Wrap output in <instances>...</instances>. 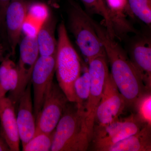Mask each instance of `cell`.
<instances>
[{
  "instance_id": "obj_1",
  "label": "cell",
  "mask_w": 151,
  "mask_h": 151,
  "mask_svg": "<svg viewBox=\"0 0 151 151\" xmlns=\"http://www.w3.org/2000/svg\"><path fill=\"white\" fill-rule=\"evenodd\" d=\"M90 20L105 49L111 68V76L128 105L134 106L147 92L139 73L122 47L111 37L105 27L92 18Z\"/></svg>"
},
{
  "instance_id": "obj_2",
  "label": "cell",
  "mask_w": 151,
  "mask_h": 151,
  "mask_svg": "<svg viewBox=\"0 0 151 151\" xmlns=\"http://www.w3.org/2000/svg\"><path fill=\"white\" fill-rule=\"evenodd\" d=\"M68 103L54 131L52 151L87 150L89 139L85 124V111L75 103Z\"/></svg>"
},
{
  "instance_id": "obj_3",
  "label": "cell",
  "mask_w": 151,
  "mask_h": 151,
  "mask_svg": "<svg viewBox=\"0 0 151 151\" xmlns=\"http://www.w3.org/2000/svg\"><path fill=\"white\" fill-rule=\"evenodd\" d=\"M58 35L55 71L57 80L69 102L76 103L74 85L81 72V60L70 42L63 22L58 26Z\"/></svg>"
},
{
  "instance_id": "obj_4",
  "label": "cell",
  "mask_w": 151,
  "mask_h": 151,
  "mask_svg": "<svg viewBox=\"0 0 151 151\" xmlns=\"http://www.w3.org/2000/svg\"><path fill=\"white\" fill-rule=\"evenodd\" d=\"M68 24L84 58L89 62L99 56H106L103 44L90 20V16L74 0H68Z\"/></svg>"
},
{
  "instance_id": "obj_5",
  "label": "cell",
  "mask_w": 151,
  "mask_h": 151,
  "mask_svg": "<svg viewBox=\"0 0 151 151\" xmlns=\"http://www.w3.org/2000/svg\"><path fill=\"white\" fill-rule=\"evenodd\" d=\"M90 89L85 108V121L87 133L92 141L94 116L103 96L105 82L110 73L106 56H99L88 62Z\"/></svg>"
},
{
  "instance_id": "obj_6",
  "label": "cell",
  "mask_w": 151,
  "mask_h": 151,
  "mask_svg": "<svg viewBox=\"0 0 151 151\" xmlns=\"http://www.w3.org/2000/svg\"><path fill=\"white\" fill-rule=\"evenodd\" d=\"M145 125L136 115L132 114L126 118H119L108 125L94 126L91 141L94 150L103 151L108 146L139 132Z\"/></svg>"
},
{
  "instance_id": "obj_7",
  "label": "cell",
  "mask_w": 151,
  "mask_h": 151,
  "mask_svg": "<svg viewBox=\"0 0 151 151\" xmlns=\"http://www.w3.org/2000/svg\"><path fill=\"white\" fill-rule=\"evenodd\" d=\"M19 57L17 65L18 81L16 89L10 93L8 97L15 107L31 82L34 68L40 56L39 50L35 36L26 35L19 42Z\"/></svg>"
},
{
  "instance_id": "obj_8",
  "label": "cell",
  "mask_w": 151,
  "mask_h": 151,
  "mask_svg": "<svg viewBox=\"0 0 151 151\" xmlns=\"http://www.w3.org/2000/svg\"><path fill=\"white\" fill-rule=\"evenodd\" d=\"M68 102L58 84L52 81L47 91L40 113L36 119L35 132H53Z\"/></svg>"
},
{
  "instance_id": "obj_9",
  "label": "cell",
  "mask_w": 151,
  "mask_h": 151,
  "mask_svg": "<svg viewBox=\"0 0 151 151\" xmlns=\"http://www.w3.org/2000/svg\"><path fill=\"white\" fill-rule=\"evenodd\" d=\"M127 105V101L119 92L110 73L95 112L94 127L108 125L119 119Z\"/></svg>"
},
{
  "instance_id": "obj_10",
  "label": "cell",
  "mask_w": 151,
  "mask_h": 151,
  "mask_svg": "<svg viewBox=\"0 0 151 151\" xmlns=\"http://www.w3.org/2000/svg\"><path fill=\"white\" fill-rule=\"evenodd\" d=\"M56 55H40L33 70L31 82L33 89L34 112L35 119L40 113L48 87L53 81Z\"/></svg>"
},
{
  "instance_id": "obj_11",
  "label": "cell",
  "mask_w": 151,
  "mask_h": 151,
  "mask_svg": "<svg viewBox=\"0 0 151 151\" xmlns=\"http://www.w3.org/2000/svg\"><path fill=\"white\" fill-rule=\"evenodd\" d=\"M128 43L129 58L147 92L151 89V41L148 36L136 34Z\"/></svg>"
},
{
  "instance_id": "obj_12",
  "label": "cell",
  "mask_w": 151,
  "mask_h": 151,
  "mask_svg": "<svg viewBox=\"0 0 151 151\" xmlns=\"http://www.w3.org/2000/svg\"><path fill=\"white\" fill-rule=\"evenodd\" d=\"M30 4L27 0H11L5 14L9 43L13 55L21 40L23 26Z\"/></svg>"
},
{
  "instance_id": "obj_13",
  "label": "cell",
  "mask_w": 151,
  "mask_h": 151,
  "mask_svg": "<svg viewBox=\"0 0 151 151\" xmlns=\"http://www.w3.org/2000/svg\"><path fill=\"white\" fill-rule=\"evenodd\" d=\"M17 124L22 147L33 137L36 131V119L31 94V82L28 84L18 103Z\"/></svg>"
},
{
  "instance_id": "obj_14",
  "label": "cell",
  "mask_w": 151,
  "mask_h": 151,
  "mask_svg": "<svg viewBox=\"0 0 151 151\" xmlns=\"http://www.w3.org/2000/svg\"><path fill=\"white\" fill-rule=\"evenodd\" d=\"M1 135L11 151L20 150L19 135L15 107L8 97H0Z\"/></svg>"
},
{
  "instance_id": "obj_15",
  "label": "cell",
  "mask_w": 151,
  "mask_h": 151,
  "mask_svg": "<svg viewBox=\"0 0 151 151\" xmlns=\"http://www.w3.org/2000/svg\"><path fill=\"white\" fill-rule=\"evenodd\" d=\"M151 126L146 125L134 134L114 143L103 151H151Z\"/></svg>"
},
{
  "instance_id": "obj_16",
  "label": "cell",
  "mask_w": 151,
  "mask_h": 151,
  "mask_svg": "<svg viewBox=\"0 0 151 151\" xmlns=\"http://www.w3.org/2000/svg\"><path fill=\"white\" fill-rule=\"evenodd\" d=\"M56 20L51 12L47 14L36 37L40 55L52 56L56 55L57 40L55 37Z\"/></svg>"
},
{
  "instance_id": "obj_17",
  "label": "cell",
  "mask_w": 151,
  "mask_h": 151,
  "mask_svg": "<svg viewBox=\"0 0 151 151\" xmlns=\"http://www.w3.org/2000/svg\"><path fill=\"white\" fill-rule=\"evenodd\" d=\"M18 81L17 65L9 58L4 60L0 65V97L8 92H14Z\"/></svg>"
},
{
  "instance_id": "obj_18",
  "label": "cell",
  "mask_w": 151,
  "mask_h": 151,
  "mask_svg": "<svg viewBox=\"0 0 151 151\" xmlns=\"http://www.w3.org/2000/svg\"><path fill=\"white\" fill-rule=\"evenodd\" d=\"M83 72L76 80L74 88L76 96V106L85 110L90 89V78L87 66L83 67Z\"/></svg>"
},
{
  "instance_id": "obj_19",
  "label": "cell",
  "mask_w": 151,
  "mask_h": 151,
  "mask_svg": "<svg viewBox=\"0 0 151 151\" xmlns=\"http://www.w3.org/2000/svg\"><path fill=\"white\" fill-rule=\"evenodd\" d=\"M86 11L90 13L97 14L103 18L105 28L110 36L115 38L109 9L105 0H80Z\"/></svg>"
},
{
  "instance_id": "obj_20",
  "label": "cell",
  "mask_w": 151,
  "mask_h": 151,
  "mask_svg": "<svg viewBox=\"0 0 151 151\" xmlns=\"http://www.w3.org/2000/svg\"><path fill=\"white\" fill-rule=\"evenodd\" d=\"M54 131L50 133L35 132L33 137L24 147H22V151H51Z\"/></svg>"
},
{
  "instance_id": "obj_21",
  "label": "cell",
  "mask_w": 151,
  "mask_h": 151,
  "mask_svg": "<svg viewBox=\"0 0 151 151\" xmlns=\"http://www.w3.org/2000/svg\"><path fill=\"white\" fill-rule=\"evenodd\" d=\"M134 16L148 26L151 24V0H127Z\"/></svg>"
},
{
  "instance_id": "obj_22",
  "label": "cell",
  "mask_w": 151,
  "mask_h": 151,
  "mask_svg": "<svg viewBox=\"0 0 151 151\" xmlns=\"http://www.w3.org/2000/svg\"><path fill=\"white\" fill-rule=\"evenodd\" d=\"M137 109L138 119L143 124L151 126V92H147L141 96L134 105Z\"/></svg>"
},
{
  "instance_id": "obj_23",
  "label": "cell",
  "mask_w": 151,
  "mask_h": 151,
  "mask_svg": "<svg viewBox=\"0 0 151 151\" xmlns=\"http://www.w3.org/2000/svg\"><path fill=\"white\" fill-rule=\"evenodd\" d=\"M109 11L116 12L127 13L134 17L129 7L127 0H105Z\"/></svg>"
},
{
  "instance_id": "obj_24",
  "label": "cell",
  "mask_w": 151,
  "mask_h": 151,
  "mask_svg": "<svg viewBox=\"0 0 151 151\" xmlns=\"http://www.w3.org/2000/svg\"><path fill=\"white\" fill-rule=\"evenodd\" d=\"M11 0H0V15L1 22L5 19V14L7 7Z\"/></svg>"
},
{
  "instance_id": "obj_25",
  "label": "cell",
  "mask_w": 151,
  "mask_h": 151,
  "mask_svg": "<svg viewBox=\"0 0 151 151\" xmlns=\"http://www.w3.org/2000/svg\"><path fill=\"white\" fill-rule=\"evenodd\" d=\"M10 150L6 142L5 141L0 135V151H9Z\"/></svg>"
},
{
  "instance_id": "obj_26",
  "label": "cell",
  "mask_w": 151,
  "mask_h": 151,
  "mask_svg": "<svg viewBox=\"0 0 151 151\" xmlns=\"http://www.w3.org/2000/svg\"><path fill=\"white\" fill-rule=\"evenodd\" d=\"M1 15H0V24H1Z\"/></svg>"
}]
</instances>
